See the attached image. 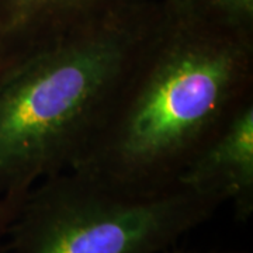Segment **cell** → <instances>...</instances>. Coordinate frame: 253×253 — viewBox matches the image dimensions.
Instances as JSON below:
<instances>
[{"mask_svg": "<svg viewBox=\"0 0 253 253\" xmlns=\"http://www.w3.org/2000/svg\"><path fill=\"white\" fill-rule=\"evenodd\" d=\"M252 96L253 40L196 26L161 4L144 54L69 170L129 197L170 191L203 145Z\"/></svg>", "mask_w": 253, "mask_h": 253, "instance_id": "1", "label": "cell"}, {"mask_svg": "<svg viewBox=\"0 0 253 253\" xmlns=\"http://www.w3.org/2000/svg\"><path fill=\"white\" fill-rule=\"evenodd\" d=\"M161 18L159 1L40 46L0 71V199L69 170L99 131Z\"/></svg>", "mask_w": 253, "mask_h": 253, "instance_id": "2", "label": "cell"}, {"mask_svg": "<svg viewBox=\"0 0 253 253\" xmlns=\"http://www.w3.org/2000/svg\"><path fill=\"white\" fill-rule=\"evenodd\" d=\"M224 201L186 186L152 197L104 189L73 170L28 190L9 228L7 253H162Z\"/></svg>", "mask_w": 253, "mask_h": 253, "instance_id": "3", "label": "cell"}, {"mask_svg": "<svg viewBox=\"0 0 253 253\" xmlns=\"http://www.w3.org/2000/svg\"><path fill=\"white\" fill-rule=\"evenodd\" d=\"M179 184L231 201L236 219H249L253 211V96L194 155Z\"/></svg>", "mask_w": 253, "mask_h": 253, "instance_id": "4", "label": "cell"}, {"mask_svg": "<svg viewBox=\"0 0 253 253\" xmlns=\"http://www.w3.org/2000/svg\"><path fill=\"white\" fill-rule=\"evenodd\" d=\"M144 0H0V65Z\"/></svg>", "mask_w": 253, "mask_h": 253, "instance_id": "5", "label": "cell"}, {"mask_svg": "<svg viewBox=\"0 0 253 253\" xmlns=\"http://www.w3.org/2000/svg\"><path fill=\"white\" fill-rule=\"evenodd\" d=\"M162 7L196 26L253 40V0H159Z\"/></svg>", "mask_w": 253, "mask_h": 253, "instance_id": "6", "label": "cell"}, {"mask_svg": "<svg viewBox=\"0 0 253 253\" xmlns=\"http://www.w3.org/2000/svg\"><path fill=\"white\" fill-rule=\"evenodd\" d=\"M26 194H11L0 199V253H7L6 239L9 234V228L14 217L17 215L18 208Z\"/></svg>", "mask_w": 253, "mask_h": 253, "instance_id": "7", "label": "cell"}, {"mask_svg": "<svg viewBox=\"0 0 253 253\" xmlns=\"http://www.w3.org/2000/svg\"><path fill=\"white\" fill-rule=\"evenodd\" d=\"M1 69H3V66H0V71H1Z\"/></svg>", "mask_w": 253, "mask_h": 253, "instance_id": "8", "label": "cell"}]
</instances>
